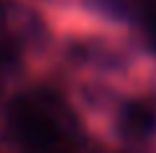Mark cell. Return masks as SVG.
<instances>
[{
  "label": "cell",
  "mask_w": 156,
  "mask_h": 153,
  "mask_svg": "<svg viewBox=\"0 0 156 153\" xmlns=\"http://www.w3.org/2000/svg\"><path fill=\"white\" fill-rule=\"evenodd\" d=\"M5 117L10 135L26 153H77L74 140L59 127L46 102L16 97Z\"/></svg>",
  "instance_id": "obj_1"
},
{
  "label": "cell",
  "mask_w": 156,
  "mask_h": 153,
  "mask_svg": "<svg viewBox=\"0 0 156 153\" xmlns=\"http://www.w3.org/2000/svg\"><path fill=\"white\" fill-rule=\"evenodd\" d=\"M120 125L131 138H144L156 127V110L148 102H131L123 110Z\"/></svg>",
  "instance_id": "obj_2"
},
{
  "label": "cell",
  "mask_w": 156,
  "mask_h": 153,
  "mask_svg": "<svg viewBox=\"0 0 156 153\" xmlns=\"http://www.w3.org/2000/svg\"><path fill=\"white\" fill-rule=\"evenodd\" d=\"M8 15V0H0V21Z\"/></svg>",
  "instance_id": "obj_5"
},
{
  "label": "cell",
  "mask_w": 156,
  "mask_h": 153,
  "mask_svg": "<svg viewBox=\"0 0 156 153\" xmlns=\"http://www.w3.org/2000/svg\"><path fill=\"white\" fill-rule=\"evenodd\" d=\"M144 31H146L148 41H151L154 46H156V8L146 13V18H144Z\"/></svg>",
  "instance_id": "obj_4"
},
{
  "label": "cell",
  "mask_w": 156,
  "mask_h": 153,
  "mask_svg": "<svg viewBox=\"0 0 156 153\" xmlns=\"http://www.w3.org/2000/svg\"><path fill=\"white\" fill-rule=\"evenodd\" d=\"M21 59V43L18 38L8 33V31H0V66H13Z\"/></svg>",
  "instance_id": "obj_3"
},
{
  "label": "cell",
  "mask_w": 156,
  "mask_h": 153,
  "mask_svg": "<svg viewBox=\"0 0 156 153\" xmlns=\"http://www.w3.org/2000/svg\"><path fill=\"white\" fill-rule=\"evenodd\" d=\"M0 92H3V84H0Z\"/></svg>",
  "instance_id": "obj_6"
}]
</instances>
